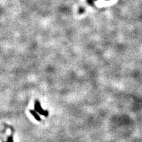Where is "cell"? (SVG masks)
Listing matches in <instances>:
<instances>
[{
	"label": "cell",
	"mask_w": 142,
	"mask_h": 142,
	"mask_svg": "<svg viewBox=\"0 0 142 142\" xmlns=\"http://www.w3.org/2000/svg\"><path fill=\"white\" fill-rule=\"evenodd\" d=\"M34 109H35V111L36 112H38L39 114H43L45 117H48V114H49V113L47 110H44L41 107V105H40V103L38 101H36L35 102V105H34Z\"/></svg>",
	"instance_id": "obj_1"
},
{
	"label": "cell",
	"mask_w": 142,
	"mask_h": 142,
	"mask_svg": "<svg viewBox=\"0 0 142 142\" xmlns=\"http://www.w3.org/2000/svg\"><path fill=\"white\" fill-rule=\"evenodd\" d=\"M30 113L32 114L33 117H34V118H35L37 120H38V121L41 120V118H40V117H39V116L38 115V114H37V112L35 111V110L30 109Z\"/></svg>",
	"instance_id": "obj_2"
},
{
	"label": "cell",
	"mask_w": 142,
	"mask_h": 142,
	"mask_svg": "<svg viewBox=\"0 0 142 142\" xmlns=\"http://www.w3.org/2000/svg\"><path fill=\"white\" fill-rule=\"evenodd\" d=\"M7 142H13V138L12 136H10L8 137V139H7Z\"/></svg>",
	"instance_id": "obj_3"
}]
</instances>
